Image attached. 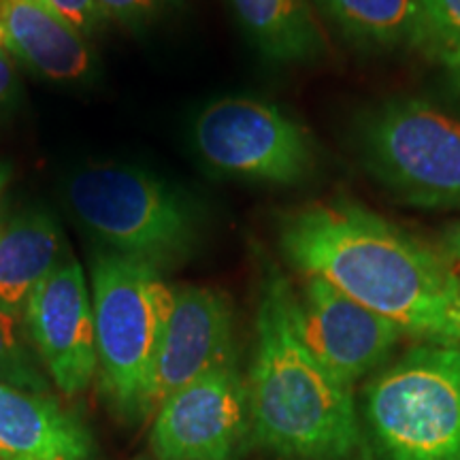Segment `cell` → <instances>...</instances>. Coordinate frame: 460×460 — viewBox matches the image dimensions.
<instances>
[{
	"instance_id": "cell-1",
	"label": "cell",
	"mask_w": 460,
	"mask_h": 460,
	"mask_svg": "<svg viewBox=\"0 0 460 460\" xmlns=\"http://www.w3.org/2000/svg\"><path fill=\"white\" fill-rule=\"evenodd\" d=\"M279 250L298 275L329 281L402 335L460 345V281L441 250L345 199L288 211Z\"/></svg>"
},
{
	"instance_id": "cell-2",
	"label": "cell",
	"mask_w": 460,
	"mask_h": 460,
	"mask_svg": "<svg viewBox=\"0 0 460 460\" xmlns=\"http://www.w3.org/2000/svg\"><path fill=\"white\" fill-rule=\"evenodd\" d=\"M252 444L279 460H352L362 447L354 386L298 335L295 288L275 264L261 279L256 345L247 377Z\"/></svg>"
},
{
	"instance_id": "cell-3",
	"label": "cell",
	"mask_w": 460,
	"mask_h": 460,
	"mask_svg": "<svg viewBox=\"0 0 460 460\" xmlns=\"http://www.w3.org/2000/svg\"><path fill=\"white\" fill-rule=\"evenodd\" d=\"M356 402L371 460H460V345H413Z\"/></svg>"
},
{
	"instance_id": "cell-4",
	"label": "cell",
	"mask_w": 460,
	"mask_h": 460,
	"mask_svg": "<svg viewBox=\"0 0 460 460\" xmlns=\"http://www.w3.org/2000/svg\"><path fill=\"white\" fill-rule=\"evenodd\" d=\"M73 216L111 252L152 267L188 261L200 237V216L186 194L146 169L84 166L68 180Z\"/></svg>"
},
{
	"instance_id": "cell-5",
	"label": "cell",
	"mask_w": 460,
	"mask_h": 460,
	"mask_svg": "<svg viewBox=\"0 0 460 460\" xmlns=\"http://www.w3.org/2000/svg\"><path fill=\"white\" fill-rule=\"evenodd\" d=\"M90 292L101 393L115 411L137 418L175 288L152 264L105 252L92 261Z\"/></svg>"
},
{
	"instance_id": "cell-6",
	"label": "cell",
	"mask_w": 460,
	"mask_h": 460,
	"mask_svg": "<svg viewBox=\"0 0 460 460\" xmlns=\"http://www.w3.org/2000/svg\"><path fill=\"white\" fill-rule=\"evenodd\" d=\"M358 149L407 203L460 209V119L427 101H386L362 118Z\"/></svg>"
},
{
	"instance_id": "cell-7",
	"label": "cell",
	"mask_w": 460,
	"mask_h": 460,
	"mask_svg": "<svg viewBox=\"0 0 460 460\" xmlns=\"http://www.w3.org/2000/svg\"><path fill=\"white\" fill-rule=\"evenodd\" d=\"M192 137L207 164L245 181L298 186L318 164L307 128L267 101H214L194 119Z\"/></svg>"
},
{
	"instance_id": "cell-8",
	"label": "cell",
	"mask_w": 460,
	"mask_h": 460,
	"mask_svg": "<svg viewBox=\"0 0 460 460\" xmlns=\"http://www.w3.org/2000/svg\"><path fill=\"white\" fill-rule=\"evenodd\" d=\"M152 418L156 460H239L252 441V411L237 360L177 390Z\"/></svg>"
},
{
	"instance_id": "cell-9",
	"label": "cell",
	"mask_w": 460,
	"mask_h": 460,
	"mask_svg": "<svg viewBox=\"0 0 460 460\" xmlns=\"http://www.w3.org/2000/svg\"><path fill=\"white\" fill-rule=\"evenodd\" d=\"M28 337L51 384L65 396L85 393L99 371L92 292L77 258L65 252L24 309Z\"/></svg>"
},
{
	"instance_id": "cell-10",
	"label": "cell",
	"mask_w": 460,
	"mask_h": 460,
	"mask_svg": "<svg viewBox=\"0 0 460 460\" xmlns=\"http://www.w3.org/2000/svg\"><path fill=\"white\" fill-rule=\"evenodd\" d=\"M233 360H237V349L230 298L217 288H175L171 318L141 393L137 418H152L177 390Z\"/></svg>"
},
{
	"instance_id": "cell-11",
	"label": "cell",
	"mask_w": 460,
	"mask_h": 460,
	"mask_svg": "<svg viewBox=\"0 0 460 460\" xmlns=\"http://www.w3.org/2000/svg\"><path fill=\"white\" fill-rule=\"evenodd\" d=\"M295 320L315 358L349 386L384 369L405 337L393 322L315 275H301V286L295 290Z\"/></svg>"
},
{
	"instance_id": "cell-12",
	"label": "cell",
	"mask_w": 460,
	"mask_h": 460,
	"mask_svg": "<svg viewBox=\"0 0 460 460\" xmlns=\"http://www.w3.org/2000/svg\"><path fill=\"white\" fill-rule=\"evenodd\" d=\"M0 48L56 84L85 82L94 71L88 37L48 0H0Z\"/></svg>"
},
{
	"instance_id": "cell-13",
	"label": "cell",
	"mask_w": 460,
	"mask_h": 460,
	"mask_svg": "<svg viewBox=\"0 0 460 460\" xmlns=\"http://www.w3.org/2000/svg\"><path fill=\"white\" fill-rule=\"evenodd\" d=\"M0 460H99V447L56 396L0 382Z\"/></svg>"
},
{
	"instance_id": "cell-14",
	"label": "cell",
	"mask_w": 460,
	"mask_h": 460,
	"mask_svg": "<svg viewBox=\"0 0 460 460\" xmlns=\"http://www.w3.org/2000/svg\"><path fill=\"white\" fill-rule=\"evenodd\" d=\"M65 254L60 224L39 207L0 214V307L24 318L28 298Z\"/></svg>"
},
{
	"instance_id": "cell-15",
	"label": "cell",
	"mask_w": 460,
	"mask_h": 460,
	"mask_svg": "<svg viewBox=\"0 0 460 460\" xmlns=\"http://www.w3.org/2000/svg\"><path fill=\"white\" fill-rule=\"evenodd\" d=\"M250 43L278 65H305L320 58L326 41L309 0H230Z\"/></svg>"
},
{
	"instance_id": "cell-16",
	"label": "cell",
	"mask_w": 460,
	"mask_h": 460,
	"mask_svg": "<svg viewBox=\"0 0 460 460\" xmlns=\"http://www.w3.org/2000/svg\"><path fill=\"white\" fill-rule=\"evenodd\" d=\"M348 43L365 51L418 48V0H314Z\"/></svg>"
},
{
	"instance_id": "cell-17",
	"label": "cell",
	"mask_w": 460,
	"mask_h": 460,
	"mask_svg": "<svg viewBox=\"0 0 460 460\" xmlns=\"http://www.w3.org/2000/svg\"><path fill=\"white\" fill-rule=\"evenodd\" d=\"M0 382L37 394H51V379L28 337L24 318L0 307Z\"/></svg>"
},
{
	"instance_id": "cell-18",
	"label": "cell",
	"mask_w": 460,
	"mask_h": 460,
	"mask_svg": "<svg viewBox=\"0 0 460 460\" xmlns=\"http://www.w3.org/2000/svg\"><path fill=\"white\" fill-rule=\"evenodd\" d=\"M418 49L437 60L460 54V0H418Z\"/></svg>"
},
{
	"instance_id": "cell-19",
	"label": "cell",
	"mask_w": 460,
	"mask_h": 460,
	"mask_svg": "<svg viewBox=\"0 0 460 460\" xmlns=\"http://www.w3.org/2000/svg\"><path fill=\"white\" fill-rule=\"evenodd\" d=\"M180 0H96L109 22H118L130 31H141L160 20Z\"/></svg>"
},
{
	"instance_id": "cell-20",
	"label": "cell",
	"mask_w": 460,
	"mask_h": 460,
	"mask_svg": "<svg viewBox=\"0 0 460 460\" xmlns=\"http://www.w3.org/2000/svg\"><path fill=\"white\" fill-rule=\"evenodd\" d=\"M48 3L66 20H71L85 37H92L109 24L107 15L102 13L96 0H48Z\"/></svg>"
},
{
	"instance_id": "cell-21",
	"label": "cell",
	"mask_w": 460,
	"mask_h": 460,
	"mask_svg": "<svg viewBox=\"0 0 460 460\" xmlns=\"http://www.w3.org/2000/svg\"><path fill=\"white\" fill-rule=\"evenodd\" d=\"M13 62V58L0 48V107L7 105V102L13 99L17 84H20L17 82V71Z\"/></svg>"
},
{
	"instance_id": "cell-22",
	"label": "cell",
	"mask_w": 460,
	"mask_h": 460,
	"mask_svg": "<svg viewBox=\"0 0 460 460\" xmlns=\"http://www.w3.org/2000/svg\"><path fill=\"white\" fill-rule=\"evenodd\" d=\"M441 252L450 261L454 273L460 281V222H454L444 230V243H441Z\"/></svg>"
},
{
	"instance_id": "cell-23",
	"label": "cell",
	"mask_w": 460,
	"mask_h": 460,
	"mask_svg": "<svg viewBox=\"0 0 460 460\" xmlns=\"http://www.w3.org/2000/svg\"><path fill=\"white\" fill-rule=\"evenodd\" d=\"M11 183V166L0 160V214L4 211V197H7V190Z\"/></svg>"
},
{
	"instance_id": "cell-24",
	"label": "cell",
	"mask_w": 460,
	"mask_h": 460,
	"mask_svg": "<svg viewBox=\"0 0 460 460\" xmlns=\"http://www.w3.org/2000/svg\"><path fill=\"white\" fill-rule=\"evenodd\" d=\"M441 65L446 66L447 75H450L452 84L456 85V90L460 92V54H454L450 58H446V60H441Z\"/></svg>"
}]
</instances>
